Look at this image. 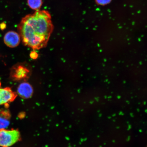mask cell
I'll use <instances>...</instances> for the list:
<instances>
[{"label": "cell", "mask_w": 147, "mask_h": 147, "mask_svg": "<svg viewBox=\"0 0 147 147\" xmlns=\"http://www.w3.org/2000/svg\"><path fill=\"white\" fill-rule=\"evenodd\" d=\"M54 28L49 13L40 10L23 18L18 27L24 45L34 50L47 46Z\"/></svg>", "instance_id": "cell-1"}, {"label": "cell", "mask_w": 147, "mask_h": 147, "mask_svg": "<svg viewBox=\"0 0 147 147\" xmlns=\"http://www.w3.org/2000/svg\"><path fill=\"white\" fill-rule=\"evenodd\" d=\"M30 57L33 59H35L38 58V55L37 53L35 52L34 51H32L30 54Z\"/></svg>", "instance_id": "cell-10"}, {"label": "cell", "mask_w": 147, "mask_h": 147, "mask_svg": "<svg viewBox=\"0 0 147 147\" xmlns=\"http://www.w3.org/2000/svg\"><path fill=\"white\" fill-rule=\"evenodd\" d=\"M30 74V71L25 66L18 65L12 68L10 76L14 80H25L28 78Z\"/></svg>", "instance_id": "cell-3"}, {"label": "cell", "mask_w": 147, "mask_h": 147, "mask_svg": "<svg viewBox=\"0 0 147 147\" xmlns=\"http://www.w3.org/2000/svg\"><path fill=\"white\" fill-rule=\"evenodd\" d=\"M18 93L20 96L24 98H28L32 96L33 90L30 84L27 82H23L20 84L18 88Z\"/></svg>", "instance_id": "cell-6"}, {"label": "cell", "mask_w": 147, "mask_h": 147, "mask_svg": "<svg viewBox=\"0 0 147 147\" xmlns=\"http://www.w3.org/2000/svg\"><path fill=\"white\" fill-rule=\"evenodd\" d=\"M111 0H96V1L98 4L104 5L107 4L111 1Z\"/></svg>", "instance_id": "cell-9"}, {"label": "cell", "mask_w": 147, "mask_h": 147, "mask_svg": "<svg viewBox=\"0 0 147 147\" xmlns=\"http://www.w3.org/2000/svg\"><path fill=\"white\" fill-rule=\"evenodd\" d=\"M1 81H0V86H1Z\"/></svg>", "instance_id": "cell-12"}, {"label": "cell", "mask_w": 147, "mask_h": 147, "mask_svg": "<svg viewBox=\"0 0 147 147\" xmlns=\"http://www.w3.org/2000/svg\"><path fill=\"white\" fill-rule=\"evenodd\" d=\"M15 97L14 93L10 88L0 87V105L8 103Z\"/></svg>", "instance_id": "cell-5"}, {"label": "cell", "mask_w": 147, "mask_h": 147, "mask_svg": "<svg viewBox=\"0 0 147 147\" xmlns=\"http://www.w3.org/2000/svg\"><path fill=\"white\" fill-rule=\"evenodd\" d=\"M5 28V24H3V23H2L0 25V28L1 29L3 30Z\"/></svg>", "instance_id": "cell-11"}, {"label": "cell", "mask_w": 147, "mask_h": 147, "mask_svg": "<svg viewBox=\"0 0 147 147\" xmlns=\"http://www.w3.org/2000/svg\"><path fill=\"white\" fill-rule=\"evenodd\" d=\"M28 5L31 9L34 10H38L42 6V0H27Z\"/></svg>", "instance_id": "cell-7"}, {"label": "cell", "mask_w": 147, "mask_h": 147, "mask_svg": "<svg viewBox=\"0 0 147 147\" xmlns=\"http://www.w3.org/2000/svg\"><path fill=\"white\" fill-rule=\"evenodd\" d=\"M21 40L19 34L13 31L7 32L3 38L5 45L11 48L17 47L19 45Z\"/></svg>", "instance_id": "cell-4"}, {"label": "cell", "mask_w": 147, "mask_h": 147, "mask_svg": "<svg viewBox=\"0 0 147 147\" xmlns=\"http://www.w3.org/2000/svg\"><path fill=\"white\" fill-rule=\"evenodd\" d=\"M20 137L17 130L0 129V147L11 146L19 140Z\"/></svg>", "instance_id": "cell-2"}, {"label": "cell", "mask_w": 147, "mask_h": 147, "mask_svg": "<svg viewBox=\"0 0 147 147\" xmlns=\"http://www.w3.org/2000/svg\"><path fill=\"white\" fill-rule=\"evenodd\" d=\"M9 122L5 117L0 116V129H4L8 126Z\"/></svg>", "instance_id": "cell-8"}]
</instances>
